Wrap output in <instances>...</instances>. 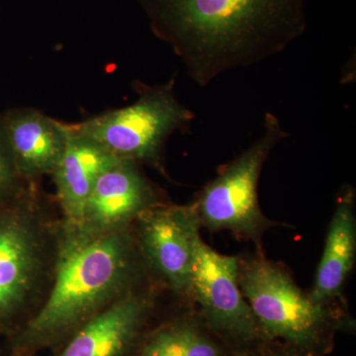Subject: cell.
I'll return each instance as SVG.
<instances>
[{"mask_svg": "<svg viewBox=\"0 0 356 356\" xmlns=\"http://www.w3.org/2000/svg\"><path fill=\"white\" fill-rule=\"evenodd\" d=\"M156 37L207 86L282 53L307 27L306 0H138Z\"/></svg>", "mask_w": 356, "mask_h": 356, "instance_id": "cell-1", "label": "cell"}, {"mask_svg": "<svg viewBox=\"0 0 356 356\" xmlns=\"http://www.w3.org/2000/svg\"><path fill=\"white\" fill-rule=\"evenodd\" d=\"M152 283L133 226L93 234L60 218L50 288L32 317L11 334L10 356L58 350L91 318Z\"/></svg>", "mask_w": 356, "mask_h": 356, "instance_id": "cell-2", "label": "cell"}, {"mask_svg": "<svg viewBox=\"0 0 356 356\" xmlns=\"http://www.w3.org/2000/svg\"><path fill=\"white\" fill-rule=\"evenodd\" d=\"M238 282L269 341L327 356L337 334L355 331L348 306L315 303L286 267L264 252L238 255Z\"/></svg>", "mask_w": 356, "mask_h": 356, "instance_id": "cell-3", "label": "cell"}, {"mask_svg": "<svg viewBox=\"0 0 356 356\" xmlns=\"http://www.w3.org/2000/svg\"><path fill=\"white\" fill-rule=\"evenodd\" d=\"M44 206L30 181L20 203L0 213V334L19 330L50 288L60 219Z\"/></svg>", "mask_w": 356, "mask_h": 356, "instance_id": "cell-4", "label": "cell"}, {"mask_svg": "<svg viewBox=\"0 0 356 356\" xmlns=\"http://www.w3.org/2000/svg\"><path fill=\"white\" fill-rule=\"evenodd\" d=\"M289 136L277 117L267 113L261 137L245 151L220 168L193 205L201 228L209 232H229L236 238L252 242L259 252L268 229L280 226L262 212L259 182L262 168L275 147Z\"/></svg>", "mask_w": 356, "mask_h": 356, "instance_id": "cell-5", "label": "cell"}, {"mask_svg": "<svg viewBox=\"0 0 356 356\" xmlns=\"http://www.w3.org/2000/svg\"><path fill=\"white\" fill-rule=\"evenodd\" d=\"M194 114L178 102L175 79L156 86H142L133 104L70 124L120 159L146 163L165 175L163 153L168 138L184 129Z\"/></svg>", "mask_w": 356, "mask_h": 356, "instance_id": "cell-6", "label": "cell"}, {"mask_svg": "<svg viewBox=\"0 0 356 356\" xmlns=\"http://www.w3.org/2000/svg\"><path fill=\"white\" fill-rule=\"evenodd\" d=\"M189 302L204 323L232 350L266 341L238 282V255L216 252L198 238Z\"/></svg>", "mask_w": 356, "mask_h": 356, "instance_id": "cell-7", "label": "cell"}, {"mask_svg": "<svg viewBox=\"0 0 356 356\" xmlns=\"http://www.w3.org/2000/svg\"><path fill=\"white\" fill-rule=\"evenodd\" d=\"M200 229L193 203L152 208L134 222L140 257L154 283L189 303L194 252Z\"/></svg>", "mask_w": 356, "mask_h": 356, "instance_id": "cell-8", "label": "cell"}, {"mask_svg": "<svg viewBox=\"0 0 356 356\" xmlns=\"http://www.w3.org/2000/svg\"><path fill=\"white\" fill-rule=\"evenodd\" d=\"M161 291L152 283L129 293L91 318L54 356H133L154 324Z\"/></svg>", "mask_w": 356, "mask_h": 356, "instance_id": "cell-9", "label": "cell"}, {"mask_svg": "<svg viewBox=\"0 0 356 356\" xmlns=\"http://www.w3.org/2000/svg\"><path fill=\"white\" fill-rule=\"evenodd\" d=\"M168 202L139 163L121 159L96 180L76 224L93 234L122 231L147 211Z\"/></svg>", "mask_w": 356, "mask_h": 356, "instance_id": "cell-10", "label": "cell"}, {"mask_svg": "<svg viewBox=\"0 0 356 356\" xmlns=\"http://www.w3.org/2000/svg\"><path fill=\"white\" fill-rule=\"evenodd\" d=\"M355 189L344 185L337 194L322 257L309 295L322 305H344V288L356 259Z\"/></svg>", "mask_w": 356, "mask_h": 356, "instance_id": "cell-11", "label": "cell"}, {"mask_svg": "<svg viewBox=\"0 0 356 356\" xmlns=\"http://www.w3.org/2000/svg\"><path fill=\"white\" fill-rule=\"evenodd\" d=\"M65 145L62 158L51 173L62 219L77 222L96 180L120 158L96 140L64 123Z\"/></svg>", "mask_w": 356, "mask_h": 356, "instance_id": "cell-12", "label": "cell"}, {"mask_svg": "<svg viewBox=\"0 0 356 356\" xmlns=\"http://www.w3.org/2000/svg\"><path fill=\"white\" fill-rule=\"evenodd\" d=\"M4 133L23 179L35 181L43 175H51L64 153L63 122L38 110L25 109L8 117Z\"/></svg>", "mask_w": 356, "mask_h": 356, "instance_id": "cell-13", "label": "cell"}, {"mask_svg": "<svg viewBox=\"0 0 356 356\" xmlns=\"http://www.w3.org/2000/svg\"><path fill=\"white\" fill-rule=\"evenodd\" d=\"M229 348L204 323L195 307L149 327L133 356H232Z\"/></svg>", "mask_w": 356, "mask_h": 356, "instance_id": "cell-14", "label": "cell"}, {"mask_svg": "<svg viewBox=\"0 0 356 356\" xmlns=\"http://www.w3.org/2000/svg\"><path fill=\"white\" fill-rule=\"evenodd\" d=\"M232 356H321L277 341H259L254 346L233 350Z\"/></svg>", "mask_w": 356, "mask_h": 356, "instance_id": "cell-15", "label": "cell"}, {"mask_svg": "<svg viewBox=\"0 0 356 356\" xmlns=\"http://www.w3.org/2000/svg\"><path fill=\"white\" fill-rule=\"evenodd\" d=\"M18 179L23 178L16 168L13 153L6 139L2 144L0 143V193L6 189H10L14 182Z\"/></svg>", "mask_w": 356, "mask_h": 356, "instance_id": "cell-16", "label": "cell"}]
</instances>
